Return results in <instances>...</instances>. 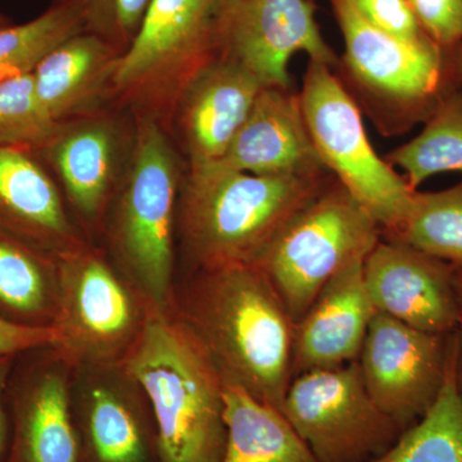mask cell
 I'll list each match as a JSON object with an SVG mask.
<instances>
[{"mask_svg": "<svg viewBox=\"0 0 462 462\" xmlns=\"http://www.w3.org/2000/svg\"><path fill=\"white\" fill-rule=\"evenodd\" d=\"M170 310L197 337L224 382L282 411L291 384L296 322L257 266L191 270Z\"/></svg>", "mask_w": 462, "mask_h": 462, "instance_id": "obj_1", "label": "cell"}, {"mask_svg": "<svg viewBox=\"0 0 462 462\" xmlns=\"http://www.w3.org/2000/svg\"><path fill=\"white\" fill-rule=\"evenodd\" d=\"M329 171L254 175L190 171L178 227L191 270L256 266L294 216L331 180Z\"/></svg>", "mask_w": 462, "mask_h": 462, "instance_id": "obj_2", "label": "cell"}, {"mask_svg": "<svg viewBox=\"0 0 462 462\" xmlns=\"http://www.w3.org/2000/svg\"><path fill=\"white\" fill-rule=\"evenodd\" d=\"M123 363L153 410L161 462H223V376L171 310L149 309L141 336Z\"/></svg>", "mask_w": 462, "mask_h": 462, "instance_id": "obj_3", "label": "cell"}, {"mask_svg": "<svg viewBox=\"0 0 462 462\" xmlns=\"http://www.w3.org/2000/svg\"><path fill=\"white\" fill-rule=\"evenodd\" d=\"M179 171L175 154L160 125L143 118L132 167L109 217L112 263L149 305L171 307L175 288L176 206Z\"/></svg>", "mask_w": 462, "mask_h": 462, "instance_id": "obj_4", "label": "cell"}, {"mask_svg": "<svg viewBox=\"0 0 462 462\" xmlns=\"http://www.w3.org/2000/svg\"><path fill=\"white\" fill-rule=\"evenodd\" d=\"M382 233L375 218L334 178L294 216L256 266L297 322L337 273L369 254Z\"/></svg>", "mask_w": 462, "mask_h": 462, "instance_id": "obj_5", "label": "cell"}, {"mask_svg": "<svg viewBox=\"0 0 462 462\" xmlns=\"http://www.w3.org/2000/svg\"><path fill=\"white\" fill-rule=\"evenodd\" d=\"M298 96L322 165L375 218L382 234L396 233L409 217L418 190L378 156L360 109L331 67L310 60Z\"/></svg>", "mask_w": 462, "mask_h": 462, "instance_id": "obj_6", "label": "cell"}, {"mask_svg": "<svg viewBox=\"0 0 462 462\" xmlns=\"http://www.w3.org/2000/svg\"><path fill=\"white\" fill-rule=\"evenodd\" d=\"M230 0H151L142 25L115 63L111 85L148 106L178 102L200 69L221 53Z\"/></svg>", "mask_w": 462, "mask_h": 462, "instance_id": "obj_7", "label": "cell"}, {"mask_svg": "<svg viewBox=\"0 0 462 462\" xmlns=\"http://www.w3.org/2000/svg\"><path fill=\"white\" fill-rule=\"evenodd\" d=\"M151 307L111 258L85 245L60 257L53 346L71 365L123 363Z\"/></svg>", "mask_w": 462, "mask_h": 462, "instance_id": "obj_8", "label": "cell"}, {"mask_svg": "<svg viewBox=\"0 0 462 462\" xmlns=\"http://www.w3.org/2000/svg\"><path fill=\"white\" fill-rule=\"evenodd\" d=\"M282 412L319 462H372L403 433L367 393L357 361L291 379Z\"/></svg>", "mask_w": 462, "mask_h": 462, "instance_id": "obj_9", "label": "cell"}, {"mask_svg": "<svg viewBox=\"0 0 462 462\" xmlns=\"http://www.w3.org/2000/svg\"><path fill=\"white\" fill-rule=\"evenodd\" d=\"M343 33L346 63L361 88L402 112L410 121H427L458 85L455 60L424 35L404 41L373 26L352 0H330Z\"/></svg>", "mask_w": 462, "mask_h": 462, "instance_id": "obj_10", "label": "cell"}, {"mask_svg": "<svg viewBox=\"0 0 462 462\" xmlns=\"http://www.w3.org/2000/svg\"><path fill=\"white\" fill-rule=\"evenodd\" d=\"M69 404L80 462H161L153 410L124 363L71 365Z\"/></svg>", "mask_w": 462, "mask_h": 462, "instance_id": "obj_11", "label": "cell"}, {"mask_svg": "<svg viewBox=\"0 0 462 462\" xmlns=\"http://www.w3.org/2000/svg\"><path fill=\"white\" fill-rule=\"evenodd\" d=\"M451 334L425 333L378 311L373 316L356 361L367 393L403 431L439 396Z\"/></svg>", "mask_w": 462, "mask_h": 462, "instance_id": "obj_12", "label": "cell"}, {"mask_svg": "<svg viewBox=\"0 0 462 462\" xmlns=\"http://www.w3.org/2000/svg\"><path fill=\"white\" fill-rule=\"evenodd\" d=\"M71 365L53 346L16 356L7 385L11 439L5 462H80Z\"/></svg>", "mask_w": 462, "mask_h": 462, "instance_id": "obj_13", "label": "cell"}, {"mask_svg": "<svg viewBox=\"0 0 462 462\" xmlns=\"http://www.w3.org/2000/svg\"><path fill=\"white\" fill-rule=\"evenodd\" d=\"M296 53L336 66L310 0H230L220 56L233 60L263 88L291 89L289 63Z\"/></svg>", "mask_w": 462, "mask_h": 462, "instance_id": "obj_14", "label": "cell"}, {"mask_svg": "<svg viewBox=\"0 0 462 462\" xmlns=\"http://www.w3.org/2000/svg\"><path fill=\"white\" fill-rule=\"evenodd\" d=\"M374 309L437 336L457 330L455 264L396 240L380 239L364 263Z\"/></svg>", "mask_w": 462, "mask_h": 462, "instance_id": "obj_15", "label": "cell"}, {"mask_svg": "<svg viewBox=\"0 0 462 462\" xmlns=\"http://www.w3.org/2000/svg\"><path fill=\"white\" fill-rule=\"evenodd\" d=\"M365 258L337 273L296 322L293 378L357 360L376 312L365 285Z\"/></svg>", "mask_w": 462, "mask_h": 462, "instance_id": "obj_16", "label": "cell"}, {"mask_svg": "<svg viewBox=\"0 0 462 462\" xmlns=\"http://www.w3.org/2000/svg\"><path fill=\"white\" fill-rule=\"evenodd\" d=\"M209 167L254 175L328 171L307 129L300 96L279 88L261 89L226 153Z\"/></svg>", "mask_w": 462, "mask_h": 462, "instance_id": "obj_17", "label": "cell"}, {"mask_svg": "<svg viewBox=\"0 0 462 462\" xmlns=\"http://www.w3.org/2000/svg\"><path fill=\"white\" fill-rule=\"evenodd\" d=\"M263 88L223 56L194 75L178 100L191 171L214 166L224 157Z\"/></svg>", "mask_w": 462, "mask_h": 462, "instance_id": "obj_18", "label": "cell"}, {"mask_svg": "<svg viewBox=\"0 0 462 462\" xmlns=\"http://www.w3.org/2000/svg\"><path fill=\"white\" fill-rule=\"evenodd\" d=\"M0 227L60 257L88 245L35 153L0 148Z\"/></svg>", "mask_w": 462, "mask_h": 462, "instance_id": "obj_19", "label": "cell"}, {"mask_svg": "<svg viewBox=\"0 0 462 462\" xmlns=\"http://www.w3.org/2000/svg\"><path fill=\"white\" fill-rule=\"evenodd\" d=\"M120 51L90 32L54 48L32 71L36 93L58 123L80 114L111 84Z\"/></svg>", "mask_w": 462, "mask_h": 462, "instance_id": "obj_20", "label": "cell"}, {"mask_svg": "<svg viewBox=\"0 0 462 462\" xmlns=\"http://www.w3.org/2000/svg\"><path fill=\"white\" fill-rule=\"evenodd\" d=\"M60 298V257L0 227V318L53 328Z\"/></svg>", "mask_w": 462, "mask_h": 462, "instance_id": "obj_21", "label": "cell"}, {"mask_svg": "<svg viewBox=\"0 0 462 462\" xmlns=\"http://www.w3.org/2000/svg\"><path fill=\"white\" fill-rule=\"evenodd\" d=\"M60 173L67 199L85 224L94 226L106 214L115 167V139L102 124L63 130L47 151Z\"/></svg>", "mask_w": 462, "mask_h": 462, "instance_id": "obj_22", "label": "cell"}, {"mask_svg": "<svg viewBox=\"0 0 462 462\" xmlns=\"http://www.w3.org/2000/svg\"><path fill=\"white\" fill-rule=\"evenodd\" d=\"M223 462H319L282 411L224 382Z\"/></svg>", "mask_w": 462, "mask_h": 462, "instance_id": "obj_23", "label": "cell"}, {"mask_svg": "<svg viewBox=\"0 0 462 462\" xmlns=\"http://www.w3.org/2000/svg\"><path fill=\"white\" fill-rule=\"evenodd\" d=\"M458 334L449 337L445 383L430 411L372 462H462V393L457 383Z\"/></svg>", "mask_w": 462, "mask_h": 462, "instance_id": "obj_24", "label": "cell"}, {"mask_svg": "<svg viewBox=\"0 0 462 462\" xmlns=\"http://www.w3.org/2000/svg\"><path fill=\"white\" fill-rule=\"evenodd\" d=\"M400 167L412 190L443 172H462V89L449 91L418 136L385 156Z\"/></svg>", "mask_w": 462, "mask_h": 462, "instance_id": "obj_25", "label": "cell"}, {"mask_svg": "<svg viewBox=\"0 0 462 462\" xmlns=\"http://www.w3.org/2000/svg\"><path fill=\"white\" fill-rule=\"evenodd\" d=\"M88 32L80 0H56L29 23L0 29V81L32 74L42 58L78 33Z\"/></svg>", "mask_w": 462, "mask_h": 462, "instance_id": "obj_26", "label": "cell"}, {"mask_svg": "<svg viewBox=\"0 0 462 462\" xmlns=\"http://www.w3.org/2000/svg\"><path fill=\"white\" fill-rule=\"evenodd\" d=\"M384 239L406 243L462 266V181L439 191H416L409 217Z\"/></svg>", "mask_w": 462, "mask_h": 462, "instance_id": "obj_27", "label": "cell"}, {"mask_svg": "<svg viewBox=\"0 0 462 462\" xmlns=\"http://www.w3.org/2000/svg\"><path fill=\"white\" fill-rule=\"evenodd\" d=\"M63 130L39 98L32 72L0 81V148L42 153Z\"/></svg>", "mask_w": 462, "mask_h": 462, "instance_id": "obj_28", "label": "cell"}, {"mask_svg": "<svg viewBox=\"0 0 462 462\" xmlns=\"http://www.w3.org/2000/svg\"><path fill=\"white\" fill-rule=\"evenodd\" d=\"M88 32L123 53L132 44L151 0H80Z\"/></svg>", "mask_w": 462, "mask_h": 462, "instance_id": "obj_29", "label": "cell"}, {"mask_svg": "<svg viewBox=\"0 0 462 462\" xmlns=\"http://www.w3.org/2000/svg\"><path fill=\"white\" fill-rule=\"evenodd\" d=\"M422 32L443 50L462 44V0H409Z\"/></svg>", "mask_w": 462, "mask_h": 462, "instance_id": "obj_30", "label": "cell"}, {"mask_svg": "<svg viewBox=\"0 0 462 462\" xmlns=\"http://www.w3.org/2000/svg\"><path fill=\"white\" fill-rule=\"evenodd\" d=\"M355 8L373 26L404 41L427 35L409 0H352Z\"/></svg>", "mask_w": 462, "mask_h": 462, "instance_id": "obj_31", "label": "cell"}, {"mask_svg": "<svg viewBox=\"0 0 462 462\" xmlns=\"http://www.w3.org/2000/svg\"><path fill=\"white\" fill-rule=\"evenodd\" d=\"M56 342L53 328L23 327L0 318V357L17 356L36 346L56 345Z\"/></svg>", "mask_w": 462, "mask_h": 462, "instance_id": "obj_32", "label": "cell"}, {"mask_svg": "<svg viewBox=\"0 0 462 462\" xmlns=\"http://www.w3.org/2000/svg\"><path fill=\"white\" fill-rule=\"evenodd\" d=\"M16 356L0 357V462L7 461L11 422L7 407V385Z\"/></svg>", "mask_w": 462, "mask_h": 462, "instance_id": "obj_33", "label": "cell"}, {"mask_svg": "<svg viewBox=\"0 0 462 462\" xmlns=\"http://www.w3.org/2000/svg\"><path fill=\"white\" fill-rule=\"evenodd\" d=\"M455 287L458 302V357H457V383L462 393V266H455Z\"/></svg>", "mask_w": 462, "mask_h": 462, "instance_id": "obj_34", "label": "cell"}, {"mask_svg": "<svg viewBox=\"0 0 462 462\" xmlns=\"http://www.w3.org/2000/svg\"><path fill=\"white\" fill-rule=\"evenodd\" d=\"M456 69H457L458 85H461L462 89V48L456 56Z\"/></svg>", "mask_w": 462, "mask_h": 462, "instance_id": "obj_35", "label": "cell"}, {"mask_svg": "<svg viewBox=\"0 0 462 462\" xmlns=\"http://www.w3.org/2000/svg\"><path fill=\"white\" fill-rule=\"evenodd\" d=\"M9 25H11V23H9L7 18L3 16L2 14H0V29H3V27L9 26Z\"/></svg>", "mask_w": 462, "mask_h": 462, "instance_id": "obj_36", "label": "cell"}]
</instances>
